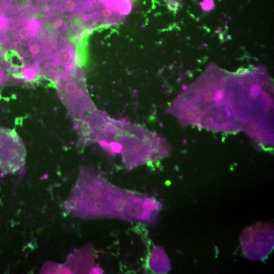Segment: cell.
Returning a JSON list of instances; mask_svg holds the SVG:
<instances>
[{
    "mask_svg": "<svg viewBox=\"0 0 274 274\" xmlns=\"http://www.w3.org/2000/svg\"><path fill=\"white\" fill-rule=\"evenodd\" d=\"M162 139L141 126L122 123L111 144V151L122 153L126 165L133 167L166 155Z\"/></svg>",
    "mask_w": 274,
    "mask_h": 274,
    "instance_id": "obj_1",
    "label": "cell"
},
{
    "mask_svg": "<svg viewBox=\"0 0 274 274\" xmlns=\"http://www.w3.org/2000/svg\"><path fill=\"white\" fill-rule=\"evenodd\" d=\"M55 83L58 96L67 109L76 128L99 111L88 93L82 69L77 67L67 77Z\"/></svg>",
    "mask_w": 274,
    "mask_h": 274,
    "instance_id": "obj_2",
    "label": "cell"
},
{
    "mask_svg": "<svg viewBox=\"0 0 274 274\" xmlns=\"http://www.w3.org/2000/svg\"><path fill=\"white\" fill-rule=\"evenodd\" d=\"M243 253L252 260H264L273 249V226L259 223L245 228L240 237Z\"/></svg>",
    "mask_w": 274,
    "mask_h": 274,
    "instance_id": "obj_3",
    "label": "cell"
},
{
    "mask_svg": "<svg viewBox=\"0 0 274 274\" xmlns=\"http://www.w3.org/2000/svg\"><path fill=\"white\" fill-rule=\"evenodd\" d=\"M24 145L14 129L0 127V170L3 174L15 173L24 165Z\"/></svg>",
    "mask_w": 274,
    "mask_h": 274,
    "instance_id": "obj_4",
    "label": "cell"
},
{
    "mask_svg": "<svg viewBox=\"0 0 274 274\" xmlns=\"http://www.w3.org/2000/svg\"><path fill=\"white\" fill-rule=\"evenodd\" d=\"M51 57L57 64L75 70L77 66L75 62V47L67 44L54 52Z\"/></svg>",
    "mask_w": 274,
    "mask_h": 274,
    "instance_id": "obj_5",
    "label": "cell"
},
{
    "mask_svg": "<svg viewBox=\"0 0 274 274\" xmlns=\"http://www.w3.org/2000/svg\"><path fill=\"white\" fill-rule=\"evenodd\" d=\"M29 51L35 62L47 57L40 40L37 38L31 39L28 43Z\"/></svg>",
    "mask_w": 274,
    "mask_h": 274,
    "instance_id": "obj_6",
    "label": "cell"
},
{
    "mask_svg": "<svg viewBox=\"0 0 274 274\" xmlns=\"http://www.w3.org/2000/svg\"><path fill=\"white\" fill-rule=\"evenodd\" d=\"M40 76L34 64L29 65L22 70L20 76L27 82H34Z\"/></svg>",
    "mask_w": 274,
    "mask_h": 274,
    "instance_id": "obj_7",
    "label": "cell"
},
{
    "mask_svg": "<svg viewBox=\"0 0 274 274\" xmlns=\"http://www.w3.org/2000/svg\"><path fill=\"white\" fill-rule=\"evenodd\" d=\"M12 18L8 17L5 14H0V42L5 43L6 32L10 28Z\"/></svg>",
    "mask_w": 274,
    "mask_h": 274,
    "instance_id": "obj_8",
    "label": "cell"
},
{
    "mask_svg": "<svg viewBox=\"0 0 274 274\" xmlns=\"http://www.w3.org/2000/svg\"><path fill=\"white\" fill-rule=\"evenodd\" d=\"M46 17L47 19H51V25L53 28L59 29L64 32L67 31V25L61 17L54 16L50 13H47Z\"/></svg>",
    "mask_w": 274,
    "mask_h": 274,
    "instance_id": "obj_9",
    "label": "cell"
},
{
    "mask_svg": "<svg viewBox=\"0 0 274 274\" xmlns=\"http://www.w3.org/2000/svg\"><path fill=\"white\" fill-rule=\"evenodd\" d=\"M12 0H0V14L6 13L11 15L13 12Z\"/></svg>",
    "mask_w": 274,
    "mask_h": 274,
    "instance_id": "obj_10",
    "label": "cell"
},
{
    "mask_svg": "<svg viewBox=\"0 0 274 274\" xmlns=\"http://www.w3.org/2000/svg\"><path fill=\"white\" fill-rule=\"evenodd\" d=\"M166 6L171 10L177 11L181 6V0H164Z\"/></svg>",
    "mask_w": 274,
    "mask_h": 274,
    "instance_id": "obj_11",
    "label": "cell"
},
{
    "mask_svg": "<svg viewBox=\"0 0 274 274\" xmlns=\"http://www.w3.org/2000/svg\"><path fill=\"white\" fill-rule=\"evenodd\" d=\"M202 9L206 11H209L212 10L215 7L214 0H203L199 3Z\"/></svg>",
    "mask_w": 274,
    "mask_h": 274,
    "instance_id": "obj_12",
    "label": "cell"
}]
</instances>
